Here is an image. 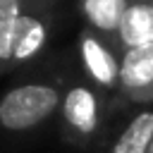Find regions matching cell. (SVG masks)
Instances as JSON below:
<instances>
[{"label": "cell", "mask_w": 153, "mask_h": 153, "mask_svg": "<svg viewBox=\"0 0 153 153\" xmlns=\"http://www.w3.org/2000/svg\"><path fill=\"white\" fill-rule=\"evenodd\" d=\"M60 136L74 148H91L100 143L112 120V100L93 88L81 76L65 79L57 105Z\"/></svg>", "instance_id": "6da1fadb"}, {"label": "cell", "mask_w": 153, "mask_h": 153, "mask_svg": "<svg viewBox=\"0 0 153 153\" xmlns=\"http://www.w3.org/2000/svg\"><path fill=\"white\" fill-rule=\"evenodd\" d=\"M65 76H31L12 84L0 96V131L24 136L57 115Z\"/></svg>", "instance_id": "7a4b0ae2"}, {"label": "cell", "mask_w": 153, "mask_h": 153, "mask_svg": "<svg viewBox=\"0 0 153 153\" xmlns=\"http://www.w3.org/2000/svg\"><path fill=\"white\" fill-rule=\"evenodd\" d=\"M55 2L53 0H31L26 10L19 17L12 55H10V69H22L41 60L45 53L53 31H55Z\"/></svg>", "instance_id": "3957f363"}, {"label": "cell", "mask_w": 153, "mask_h": 153, "mask_svg": "<svg viewBox=\"0 0 153 153\" xmlns=\"http://www.w3.org/2000/svg\"><path fill=\"white\" fill-rule=\"evenodd\" d=\"M76 60L81 67V79L88 81L93 88H98L110 100L117 98V76H120V50L81 26L76 43Z\"/></svg>", "instance_id": "277c9868"}, {"label": "cell", "mask_w": 153, "mask_h": 153, "mask_svg": "<svg viewBox=\"0 0 153 153\" xmlns=\"http://www.w3.org/2000/svg\"><path fill=\"white\" fill-rule=\"evenodd\" d=\"M151 103H153V43L120 53L117 98L112 100V112L120 108L151 105Z\"/></svg>", "instance_id": "5b68a950"}, {"label": "cell", "mask_w": 153, "mask_h": 153, "mask_svg": "<svg viewBox=\"0 0 153 153\" xmlns=\"http://www.w3.org/2000/svg\"><path fill=\"white\" fill-rule=\"evenodd\" d=\"M115 112H120V127L100 139L105 141V153H146L153 139V103Z\"/></svg>", "instance_id": "8992f818"}, {"label": "cell", "mask_w": 153, "mask_h": 153, "mask_svg": "<svg viewBox=\"0 0 153 153\" xmlns=\"http://www.w3.org/2000/svg\"><path fill=\"white\" fill-rule=\"evenodd\" d=\"M153 43V0H127L117 24L115 45L120 53Z\"/></svg>", "instance_id": "52a82bcc"}, {"label": "cell", "mask_w": 153, "mask_h": 153, "mask_svg": "<svg viewBox=\"0 0 153 153\" xmlns=\"http://www.w3.org/2000/svg\"><path fill=\"white\" fill-rule=\"evenodd\" d=\"M124 5L127 0H74V7L84 19V26L112 45H115V33H117V24L122 19Z\"/></svg>", "instance_id": "ba28073f"}, {"label": "cell", "mask_w": 153, "mask_h": 153, "mask_svg": "<svg viewBox=\"0 0 153 153\" xmlns=\"http://www.w3.org/2000/svg\"><path fill=\"white\" fill-rule=\"evenodd\" d=\"M31 0H0V74L10 72V55L22 12Z\"/></svg>", "instance_id": "9c48e42d"}, {"label": "cell", "mask_w": 153, "mask_h": 153, "mask_svg": "<svg viewBox=\"0 0 153 153\" xmlns=\"http://www.w3.org/2000/svg\"><path fill=\"white\" fill-rule=\"evenodd\" d=\"M146 153H153V139H151V146H148V151Z\"/></svg>", "instance_id": "30bf717a"}, {"label": "cell", "mask_w": 153, "mask_h": 153, "mask_svg": "<svg viewBox=\"0 0 153 153\" xmlns=\"http://www.w3.org/2000/svg\"><path fill=\"white\" fill-rule=\"evenodd\" d=\"M53 2H57V0H53Z\"/></svg>", "instance_id": "8fae6325"}]
</instances>
